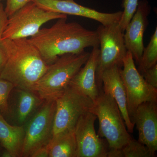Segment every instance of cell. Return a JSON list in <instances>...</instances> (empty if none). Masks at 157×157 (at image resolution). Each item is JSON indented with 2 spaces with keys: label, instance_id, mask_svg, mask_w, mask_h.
<instances>
[{
  "label": "cell",
  "instance_id": "1",
  "mask_svg": "<svg viewBox=\"0 0 157 157\" xmlns=\"http://www.w3.org/2000/svg\"><path fill=\"white\" fill-rule=\"evenodd\" d=\"M59 18L52 26L40 29L29 40L48 65L66 54L81 53L88 47H99L96 31L87 29L76 22Z\"/></svg>",
  "mask_w": 157,
  "mask_h": 157
},
{
  "label": "cell",
  "instance_id": "2",
  "mask_svg": "<svg viewBox=\"0 0 157 157\" xmlns=\"http://www.w3.org/2000/svg\"><path fill=\"white\" fill-rule=\"evenodd\" d=\"M2 40L9 57L0 78L10 82L15 87L33 91L48 65L27 38Z\"/></svg>",
  "mask_w": 157,
  "mask_h": 157
},
{
  "label": "cell",
  "instance_id": "3",
  "mask_svg": "<svg viewBox=\"0 0 157 157\" xmlns=\"http://www.w3.org/2000/svg\"><path fill=\"white\" fill-rule=\"evenodd\" d=\"M90 52L69 53L59 57L48 69L34 87L42 100L55 99L69 86L70 81L87 61Z\"/></svg>",
  "mask_w": 157,
  "mask_h": 157
},
{
  "label": "cell",
  "instance_id": "4",
  "mask_svg": "<svg viewBox=\"0 0 157 157\" xmlns=\"http://www.w3.org/2000/svg\"><path fill=\"white\" fill-rule=\"evenodd\" d=\"M99 123L98 135L107 140L109 149H121L132 138L114 99L102 90L91 110Z\"/></svg>",
  "mask_w": 157,
  "mask_h": 157
},
{
  "label": "cell",
  "instance_id": "5",
  "mask_svg": "<svg viewBox=\"0 0 157 157\" xmlns=\"http://www.w3.org/2000/svg\"><path fill=\"white\" fill-rule=\"evenodd\" d=\"M66 17L67 15L44 10L33 2H30L9 17L1 39L12 40L33 36L45 23Z\"/></svg>",
  "mask_w": 157,
  "mask_h": 157
},
{
  "label": "cell",
  "instance_id": "6",
  "mask_svg": "<svg viewBox=\"0 0 157 157\" xmlns=\"http://www.w3.org/2000/svg\"><path fill=\"white\" fill-rule=\"evenodd\" d=\"M54 99L56 111L52 137L74 129L80 117L91 111L94 105L90 98L69 86Z\"/></svg>",
  "mask_w": 157,
  "mask_h": 157
},
{
  "label": "cell",
  "instance_id": "7",
  "mask_svg": "<svg viewBox=\"0 0 157 157\" xmlns=\"http://www.w3.org/2000/svg\"><path fill=\"white\" fill-rule=\"evenodd\" d=\"M96 31L101 47L96 75L100 92L102 90L101 77L104 71L114 66L121 68L128 50L124 40V33L118 22L107 25H101Z\"/></svg>",
  "mask_w": 157,
  "mask_h": 157
},
{
  "label": "cell",
  "instance_id": "8",
  "mask_svg": "<svg viewBox=\"0 0 157 157\" xmlns=\"http://www.w3.org/2000/svg\"><path fill=\"white\" fill-rule=\"evenodd\" d=\"M55 111V99L44 100L26 124L21 157H32L37 150L48 145L53 136Z\"/></svg>",
  "mask_w": 157,
  "mask_h": 157
},
{
  "label": "cell",
  "instance_id": "9",
  "mask_svg": "<svg viewBox=\"0 0 157 157\" xmlns=\"http://www.w3.org/2000/svg\"><path fill=\"white\" fill-rule=\"evenodd\" d=\"M122 67L123 69L120 68V73L126 93L128 112L132 121L140 104L147 102H157V89L145 81L136 68L132 54L128 51Z\"/></svg>",
  "mask_w": 157,
  "mask_h": 157
},
{
  "label": "cell",
  "instance_id": "10",
  "mask_svg": "<svg viewBox=\"0 0 157 157\" xmlns=\"http://www.w3.org/2000/svg\"><path fill=\"white\" fill-rule=\"evenodd\" d=\"M97 119L90 111L78 120L74 128L77 146L76 157H107L109 146L95 130Z\"/></svg>",
  "mask_w": 157,
  "mask_h": 157
},
{
  "label": "cell",
  "instance_id": "11",
  "mask_svg": "<svg viewBox=\"0 0 157 157\" xmlns=\"http://www.w3.org/2000/svg\"><path fill=\"white\" fill-rule=\"evenodd\" d=\"M33 91L14 87L8 101L3 117L11 125L25 126L44 102Z\"/></svg>",
  "mask_w": 157,
  "mask_h": 157
},
{
  "label": "cell",
  "instance_id": "12",
  "mask_svg": "<svg viewBox=\"0 0 157 157\" xmlns=\"http://www.w3.org/2000/svg\"><path fill=\"white\" fill-rule=\"evenodd\" d=\"M37 6L48 11L73 15L95 20L104 25L119 22L122 11L104 13L85 7L74 0H32Z\"/></svg>",
  "mask_w": 157,
  "mask_h": 157
},
{
  "label": "cell",
  "instance_id": "13",
  "mask_svg": "<svg viewBox=\"0 0 157 157\" xmlns=\"http://www.w3.org/2000/svg\"><path fill=\"white\" fill-rule=\"evenodd\" d=\"M150 5L147 0L139 1L137 10L125 30L124 40L127 50L134 60L140 63L144 46L143 37L148 25Z\"/></svg>",
  "mask_w": 157,
  "mask_h": 157
},
{
  "label": "cell",
  "instance_id": "14",
  "mask_svg": "<svg viewBox=\"0 0 157 157\" xmlns=\"http://www.w3.org/2000/svg\"><path fill=\"white\" fill-rule=\"evenodd\" d=\"M157 103L147 102L140 104L132 118L138 132V141L154 155L157 150Z\"/></svg>",
  "mask_w": 157,
  "mask_h": 157
},
{
  "label": "cell",
  "instance_id": "15",
  "mask_svg": "<svg viewBox=\"0 0 157 157\" xmlns=\"http://www.w3.org/2000/svg\"><path fill=\"white\" fill-rule=\"evenodd\" d=\"M120 68L114 66L104 71L101 77L102 90L114 99L120 110L128 132L132 133L135 125L128 112L126 93L121 77Z\"/></svg>",
  "mask_w": 157,
  "mask_h": 157
},
{
  "label": "cell",
  "instance_id": "16",
  "mask_svg": "<svg viewBox=\"0 0 157 157\" xmlns=\"http://www.w3.org/2000/svg\"><path fill=\"white\" fill-rule=\"evenodd\" d=\"M100 55L99 47L93 48L89 57L72 78L69 86L94 101L100 94L96 82V70Z\"/></svg>",
  "mask_w": 157,
  "mask_h": 157
},
{
  "label": "cell",
  "instance_id": "17",
  "mask_svg": "<svg viewBox=\"0 0 157 157\" xmlns=\"http://www.w3.org/2000/svg\"><path fill=\"white\" fill-rule=\"evenodd\" d=\"M25 135L24 126L11 125L0 115V142L12 157H21Z\"/></svg>",
  "mask_w": 157,
  "mask_h": 157
},
{
  "label": "cell",
  "instance_id": "18",
  "mask_svg": "<svg viewBox=\"0 0 157 157\" xmlns=\"http://www.w3.org/2000/svg\"><path fill=\"white\" fill-rule=\"evenodd\" d=\"M48 146L49 157H76L77 146L74 129L54 136Z\"/></svg>",
  "mask_w": 157,
  "mask_h": 157
},
{
  "label": "cell",
  "instance_id": "19",
  "mask_svg": "<svg viewBox=\"0 0 157 157\" xmlns=\"http://www.w3.org/2000/svg\"><path fill=\"white\" fill-rule=\"evenodd\" d=\"M157 64V28L156 27L148 45L144 49L137 70L141 74L145 70Z\"/></svg>",
  "mask_w": 157,
  "mask_h": 157
},
{
  "label": "cell",
  "instance_id": "20",
  "mask_svg": "<svg viewBox=\"0 0 157 157\" xmlns=\"http://www.w3.org/2000/svg\"><path fill=\"white\" fill-rule=\"evenodd\" d=\"M121 149L123 157H155L146 145L132 137Z\"/></svg>",
  "mask_w": 157,
  "mask_h": 157
},
{
  "label": "cell",
  "instance_id": "21",
  "mask_svg": "<svg viewBox=\"0 0 157 157\" xmlns=\"http://www.w3.org/2000/svg\"><path fill=\"white\" fill-rule=\"evenodd\" d=\"M139 0H122V7L124 9L121 17L118 22L123 32L132 19L136 10Z\"/></svg>",
  "mask_w": 157,
  "mask_h": 157
},
{
  "label": "cell",
  "instance_id": "22",
  "mask_svg": "<svg viewBox=\"0 0 157 157\" xmlns=\"http://www.w3.org/2000/svg\"><path fill=\"white\" fill-rule=\"evenodd\" d=\"M14 84L6 79L0 78V115H6L8 107V101Z\"/></svg>",
  "mask_w": 157,
  "mask_h": 157
},
{
  "label": "cell",
  "instance_id": "23",
  "mask_svg": "<svg viewBox=\"0 0 157 157\" xmlns=\"http://www.w3.org/2000/svg\"><path fill=\"white\" fill-rule=\"evenodd\" d=\"M32 1V0H7L5 9L8 17Z\"/></svg>",
  "mask_w": 157,
  "mask_h": 157
},
{
  "label": "cell",
  "instance_id": "24",
  "mask_svg": "<svg viewBox=\"0 0 157 157\" xmlns=\"http://www.w3.org/2000/svg\"><path fill=\"white\" fill-rule=\"evenodd\" d=\"M141 75L148 84L157 89V64L145 70Z\"/></svg>",
  "mask_w": 157,
  "mask_h": 157
},
{
  "label": "cell",
  "instance_id": "25",
  "mask_svg": "<svg viewBox=\"0 0 157 157\" xmlns=\"http://www.w3.org/2000/svg\"><path fill=\"white\" fill-rule=\"evenodd\" d=\"M9 55L6 45L2 39H0V74L5 67Z\"/></svg>",
  "mask_w": 157,
  "mask_h": 157
},
{
  "label": "cell",
  "instance_id": "26",
  "mask_svg": "<svg viewBox=\"0 0 157 157\" xmlns=\"http://www.w3.org/2000/svg\"><path fill=\"white\" fill-rule=\"evenodd\" d=\"M9 17L2 3H0V39L8 25Z\"/></svg>",
  "mask_w": 157,
  "mask_h": 157
},
{
  "label": "cell",
  "instance_id": "27",
  "mask_svg": "<svg viewBox=\"0 0 157 157\" xmlns=\"http://www.w3.org/2000/svg\"><path fill=\"white\" fill-rule=\"evenodd\" d=\"M49 153L48 145L37 150L33 154L32 157H49Z\"/></svg>",
  "mask_w": 157,
  "mask_h": 157
},
{
  "label": "cell",
  "instance_id": "28",
  "mask_svg": "<svg viewBox=\"0 0 157 157\" xmlns=\"http://www.w3.org/2000/svg\"><path fill=\"white\" fill-rule=\"evenodd\" d=\"M1 156L2 157H12L11 154L6 149H5V150L2 152V155H1Z\"/></svg>",
  "mask_w": 157,
  "mask_h": 157
},
{
  "label": "cell",
  "instance_id": "29",
  "mask_svg": "<svg viewBox=\"0 0 157 157\" xmlns=\"http://www.w3.org/2000/svg\"><path fill=\"white\" fill-rule=\"evenodd\" d=\"M2 1V0H0V1Z\"/></svg>",
  "mask_w": 157,
  "mask_h": 157
}]
</instances>
